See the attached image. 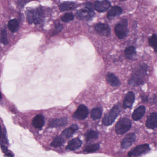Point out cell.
I'll return each mask as SVG.
<instances>
[{"label":"cell","mask_w":157,"mask_h":157,"mask_svg":"<svg viewBox=\"0 0 157 157\" xmlns=\"http://www.w3.org/2000/svg\"><path fill=\"white\" fill-rule=\"evenodd\" d=\"M87 141H90L92 140L96 139L99 137V134L94 130H90L86 133L85 135Z\"/></svg>","instance_id":"26"},{"label":"cell","mask_w":157,"mask_h":157,"mask_svg":"<svg viewBox=\"0 0 157 157\" xmlns=\"http://www.w3.org/2000/svg\"><path fill=\"white\" fill-rule=\"evenodd\" d=\"M122 12V10L120 7L115 6L113 7L107 13V18L109 19L114 18L115 16L120 15Z\"/></svg>","instance_id":"21"},{"label":"cell","mask_w":157,"mask_h":157,"mask_svg":"<svg viewBox=\"0 0 157 157\" xmlns=\"http://www.w3.org/2000/svg\"><path fill=\"white\" fill-rule=\"evenodd\" d=\"M67 124V118L66 117L60 118H56L50 121L49 126L52 128H56L66 125Z\"/></svg>","instance_id":"16"},{"label":"cell","mask_w":157,"mask_h":157,"mask_svg":"<svg viewBox=\"0 0 157 157\" xmlns=\"http://www.w3.org/2000/svg\"><path fill=\"white\" fill-rule=\"evenodd\" d=\"M146 108L143 105H140L133 112L132 118L135 121H138L143 117L145 114Z\"/></svg>","instance_id":"17"},{"label":"cell","mask_w":157,"mask_h":157,"mask_svg":"<svg viewBox=\"0 0 157 157\" xmlns=\"http://www.w3.org/2000/svg\"><path fill=\"white\" fill-rule=\"evenodd\" d=\"M120 111L121 109L119 105H114L109 111V113L105 115L102 121L103 124L105 126H109L112 124L120 113Z\"/></svg>","instance_id":"4"},{"label":"cell","mask_w":157,"mask_h":157,"mask_svg":"<svg viewBox=\"0 0 157 157\" xmlns=\"http://www.w3.org/2000/svg\"><path fill=\"white\" fill-rule=\"evenodd\" d=\"M146 126L151 129H154L157 127V114L152 113L148 116L146 121Z\"/></svg>","instance_id":"12"},{"label":"cell","mask_w":157,"mask_h":157,"mask_svg":"<svg viewBox=\"0 0 157 157\" xmlns=\"http://www.w3.org/2000/svg\"><path fill=\"white\" fill-rule=\"evenodd\" d=\"M78 129V127L77 125L72 124L68 128L65 129L61 134V136H65L67 138L71 137L73 134Z\"/></svg>","instance_id":"18"},{"label":"cell","mask_w":157,"mask_h":157,"mask_svg":"<svg viewBox=\"0 0 157 157\" xmlns=\"http://www.w3.org/2000/svg\"><path fill=\"white\" fill-rule=\"evenodd\" d=\"M135 94L132 92H128L126 94L125 97L123 102V106L124 108L132 107L135 101Z\"/></svg>","instance_id":"13"},{"label":"cell","mask_w":157,"mask_h":157,"mask_svg":"<svg viewBox=\"0 0 157 157\" xmlns=\"http://www.w3.org/2000/svg\"><path fill=\"white\" fill-rule=\"evenodd\" d=\"M8 27L12 33H14L17 32L19 28V24L18 21L15 19L11 20L9 21Z\"/></svg>","instance_id":"24"},{"label":"cell","mask_w":157,"mask_h":157,"mask_svg":"<svg viewBox=\"0 0 157 157\" xmlns=\"http://www.w3.org/2000/svg\"><path fill=\"white\" fill-rule=\"evenodd\" d=\"M147 71L146 65H142L137 72L134 74L130 78L129 84L132 86H137L143 83V78L146 75Z\"/></svg>","instance_id":"3"},{"label":"cell","mask_w":157,"mask_h":157,"mask_svg":"<svg viewBox=\"0 0 157 157\" xmlns=\"http://www.w3.org/2000/svg\"><path fill=\"white\" fill-rule=\"evenodd\" d=\"M111 6V3L107 0L97 1L94 3V8L99 12H103L107 10Z\"/></svg>","instance_id":"10"},{"label":"cell","mask_w":157,"mask_h":157,"mask_svg":"<svg viewBox=\"0 0 157 157\" xmlns=\"http://www.w3.org/2000/svg\"><path fill=\"white\" fill-rule=\"evenodd\" d=\"M149 44L150 46L153 48L154 51L157 53V36L153 34L149 38Z\"/></svg>","instance_id":"27"},{"label":"cell","mask_w":157,"mask_h":157,"mask_svg":"<svg viewBox=\"0 0 157 157\" xmlns=\"http://www.w3.org/2000/svg\"><path fill=\"white\" fill-rule=\"evenodd\" d=\"M149 150V146L148 144H145L139 145L135 147L134 149L128 152V156L129 157H131V156L137 157L147 153Z\"/></svg>","instance_id":"8"},{"label":"cell","mask_w":157,"mask_h":157,"mask_svg":"<svg viewBox=\"0 0 157 157\" xmlns=\"http://www.w3.org/2000/svg\"><path fill=\"white\" fill-rule=\"evenodd\" d=\"M122 1H124V0H122Z\"/></svg>","instance_id":"32"},{"label":"cell","mask_w":157,"mask_h":157,"mask_svg":"<svg viewBox=\"0 0 157 157\" xmlns=\"http://www.w3.org/2000/svg\"><path fill=\"white\" fill-rule=\"evenodd\" d=\"M136 140V135L134 133H129L125 136L121 142V147L127 149L130 147Z\"/></svg>","instance_id":"9"},{"label":"cell","mask_w":157,"mask_h":157,"mask_svg":"<svg viewBox=\"0 0 157 157\" xmlns=\"http://www.w3.org/2000/svg\"><path fill=\"white\" fill-rule=\"evenodd\" d=\"M102 115V111L99 107L94 108L91 112V117L93 120L100 119Z\"/></svg>","instance_id":"25"},{"label":"cell","mask_w":157,"mask_h":157,"mask_svg":"<svg viewBox=\"0 0 157 157\" xmlns=\"http://www.w3.org/2000/svg\"><path fill=\"white\" fill-rule=\"evenodd\" d=\"M132 123L128 118H122L118 120L115 126V130L118 135H123L131 128Z\"/></svg>","instance_id":"5"},{"label":"cell","mask_w":157,"mask_h":157,"mask_svg":"<svg viewBox=\"0 0 157 157\" xmlns=\"http://www.w3.org/2000/svg\"><path fill=\"white\" fill-rule=\"evenodd\" d=\"M32 124L35 128L38 129L42 128L45 124V118L44 116L41 114L36 115L33 119Z\"/></svg>","instance_id":"14"},{"label":"cell","mask_w":157,"mask_h":157,"mask_svg":"<svg viewBox=\"0 0 157 157\" xmlns=\"http://www.w3.org/2000/svg\"><path fill=\"white\" fill-rule=\"evenodd\" d=\"M73 19H74V16L71 13H66L61 18V20L64 22H68L73 20Z\"/></svg>","instance_id":"30"},{"label":"cell","mask_w":157,"mask_h":157,"mask_svg":"<svg viewBox=\"0 0 157 157\" xmlns=\"http://www.w3.org/2000/svg\"><path fill=\"white\" fill-rule=\"evenodd\" d=\"M77 4L72 2H65L59 5V10L61 11L71 10L77 8Z\"/></svg>","instance_id":"20"},{"label":"cell","mask_w":157,"mask_h":157,"mask_svg":"<svg viewBox=\"0 0 157 157\" xmlns=\"http://www.w3.org/2000/svg\"><path fill=\"white\" fill-rule=\"evenodd\" d=\"M100 148V145L98 144H91L85 147L84 151L87 153L94 152Z\"/></svg>","instance_id":"28"},{"label":"cell","mask_w":157,"mask_h":157,"mask_svg":"<svg viewBox=\"0 0 157 157\" xmlns=\"http://www.w3.org/2000/svg\"><path fill=\"white\" fill-rule=\"evenodd\" d=\"M127 21L126 19L122 20L115 28L116 35L119 39H123L127 36L128 32Z\"/></svg>","instance_id":"6"},{"label":"cell","mask_w":157,"mask_h":157,"mask_svg":"<svg viewBox=\"0 0 157 157\" xmlns=\"http://www.w3.org/2000/svg\"><path fill=\"white\" fill-rule=\"evenodd\" d=\"M94 28L96 32L102 36H108L111 33L109 26L105 24H98L95 25Z\"/></svg>","instance_id":"11"},{"label":"cell","mask_w":157,"mask_h":157,"mask_svg":"<svg viewBox=\"0 0 157 157\" xmlns=\"http://www.w3.org/2000/svg\"><path fill=\"white\" fill-rule=\"evenodd\" d=\"M124 53L126 57L129 59H134L136 54V48L133 46H129L126 48Z\"/></svg>","instance_id":"22"},{"label":"cell","mask_w":157,"mask_h":157,"mask_svg":"<svg viewBox=\"0 0 157 157\" xmlns=\"http://www.w3.org/2000/svg\"><path fill=\"white\" fill-rule=\"evenodd\" d=\"M82 145V141L78 138L73 139L69 141L66 149L70 151H75L80 147Z\"/></svg>","instance_id":"15"},{"label":"cell","mask_w":157,"mask_h":157,"mask_svg":"<svg viewBox=\"0 0 157 157\" xmlns=\"http://www.w3.org/2000/svg\"><path fill=\"white\" fill-rule=\"evenodd\" d=\"M26 18L29 24H39L43 21L44 13L41 9L30 10L27 12Z\"/></svg>","instance_id":"2"},{"label":"cell","mask_w":157,"mask_h":157,"mask_svg":"<svg viewBox=\"0 0 157 157\" xmlns=\"http://www.w3.org/2000/svg\"><path fill=\"white\" fill-rule=\"evenodd\" d=\"M107 80L108 83L113 87H118L120 86V81L118 78L112 73H108L107 75Z\"/></svg>","instance_id":"19"},{"label":"cell","mask_w":157,"mask_h":157,"mask_svg":"<svg viewBox=\"0 0 157 157\" xmlns=\"http://www.w3.org/2000/svg\"><path fill=\"white\" fill-rule=\"evenodd\" d=\"M92 6V4L90 2L85 3V8H82L77 12L76 13L77 18L83 21H89L91 19L94 14Z\"/></svg>","instance_id":"1"},{"label":"cell","mask_w":157,"mask_h":157,"mask_svg":"<svg viewBox=\"0 0 157 157\" xmlns=\"http://www.w3.org/2000/svg\"><path fill=\"white\" fill-rule=\"evenodd\" d=\"M1 41L2 43L4 45H7L9 44L8 42V37H7V32L5 29H3L1 31Z\"/></svg>","instance_id":"29"},{"label":"cell","mask_w":157,"mask_h":157,"mask_svg":"<svg viewBox=\"0 0 157 157\" xmlns=\"http://www.w3.org/2000/svg\"><path fill=\"white\" fill-rule=\"evenodd\" d=\"M65 140L63 137L57 136L54 139L53 141L50 144V145L52 147H58L62 146L65 143Z\"/></svg>","instance_id":"23"},{"label":"cell","mask_w":157,"mask_h":157,"mask_svg":"<svg viewBox=\"0 0 157 157\" xmlns=\"http://www.w3.org/2000/svg\"><path fill=\"white\" fill-rule=\"evenodd\" d=\"M89 113L88 107L84 105H80L73 114L72 117L78 120H84L88 117Z\"/></svg>","instance_id":"7"},{"label":"cell","mask_w":157,"mask_h":157,"mask_svg":"<svg viewBox=\"0 0 157 157\" xmlns=\"http://www.w3.org/2000/svg\"><path fill=\"white\" fill-rule=\"evenodd\" d=\"M63 25L60 24H58L56 25V28H55V31L53 32V35H56L58 34L59 33L61 32V30L63 29Z\"/></svg>","instance_id":"31"}]
</instances>
